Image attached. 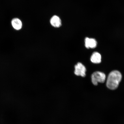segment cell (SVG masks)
I'll return each instance as SVG.
<instances>
[{"label":"cell","instance_id":"obj_1","mask_svg":"<svg viewBox=\"0 0 124 124\" xmlns=\"http://www.w3.org/2000/svg\"><path fill=\"white\" fill-rule=\"evenodd\" d=\"M122 78V74L119 71H112L108 75L107 80V87L110 89H116L118 86Z\"/></svg>","mask_w":124,"mask_h":124},{"label":"cell","instance_id":"obj_2","mask_svg":"<svg viewBox=\"0 0 124 124\" xmlns=\"http://www.w3.org/2000/svg\"><path fill=\"white\" fill-rule=\"evenodd\" d=\"M106 76L103 72H96L93 74L91 77L92 81L94 85H97L98 83H103L105 82Z\"/></svg>","mask_w":124,"mask_h":124},{"label":"cell","instance_id":"obj_3","mask_svg":"<svg viewBox=\"0 0 124 124\" xmlns=\"http://www.w3.org/2000/svg\"><path fill=\"white\" fill-rule=\"evenodd\" d=\"M74 74L77 76L85 77L86 76V69L81 63L78 62L75 66Z\"/></svg>","mask_w":124,"mask_h":124},{"label":"cell","instance_id":"obj_4","mask_svg":"<svg viewBox=\"0 0 124 124\" xmlns=\"http://www.w3.org/2000/svg\"><path fill=\"white\" fill-rule=\"evenodd\" d=\"M85 46L87 48H94L96 47L97 42L94 39L86 38L85 39Z\"/></svg>","mask_w":124,"mask_h":124},{"label":"cell","instance_id":"obj_5","mask_svg":"<svg viewBox=\"0 0 124 124\" xmlns=\"http://www.w3.org/2000/svg\"><path fill=\"white\" fill-rule=\"evenodd\" d=\"M50 22L52 25L55 27H60L62 25L61 19L58 16L56 15L52 16L50 19Z\"/></svg>","mask_w":124,"mask_h":124},{"label":"cell","instance_id":"obj_6","mask_svg":"<svg viewBox=\"0 0 124 124\" xmlns=\"http://www.w3.org/2000/svg\"><path fill=\"white\" fill-rule=\"evenodd\" d=\"M11 24L12 27L15 30H20L22 27V23L21 20L18 18H14L12 20Z\"/></svg>","mask_w":124,"mask_h":124},{"label":"cell","instance_id":"obj_7","mask_svg":"<svg viewBox=\"0 0 124 124\" xmlns=\"http://www.w3.org/2000/svg\"><path fill=\"white\" fill-rule=\"evenodd\" d=\"M91 60L92 62L94 63H99L101 62V56L100 54L97 52L93 53L91 57Z\"/></svg>","mask_w":124,"mask_h":124}]
</instances>
